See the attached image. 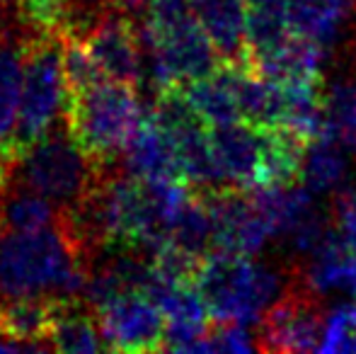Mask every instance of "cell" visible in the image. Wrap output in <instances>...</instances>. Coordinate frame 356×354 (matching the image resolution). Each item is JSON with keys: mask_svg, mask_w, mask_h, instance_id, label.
<instances>
[{"mask_svg": "<svg viewBox=\"0 0 356 354\" xmlns=\"http://www.w3.org/2000/svg\"><path fill=\"white\" fill-rule=\"evenodd\" d=\"M90 255L63 218L39 231H8L0 246V296L83 298Z\"/></svg>", "mask_w": 356, "mask_h": 354, "instance_id": "obj_1", "label": "cell"}, {"mask_svg": "<svg viewBox=\"0 0 356 354\" xmlns=\"http://www.w3.org/2000/svg\"><path fill=\"white\" fill-rule=\"evenodd\" d=\"M194 284L213 323L254 325L284 293V277L252 255L213 250L199 265Z\"/></svg>", "mask_w": 356, "mask_h": 354, "instance_id": "obj_2", "label": "cell"}, {"mask_svg": "<svg viewBox=\"0 0 356 354\" xmlns=\"http://www.w3.org/2000/svg\"><path fill=\"white\" fill-rule=\"evenodd\" d=\"M143 114L136 88L117 81H102L80 92H66L63 102L68 134L80 151L99 166L117 163Z\"/></svg>", "mask_w": 356, "mask_h": 354, "instance_id": "obj_3", "label": "cell"}, {"mask_svg": "<svg viewBox=\"0 0 356 354\" xmlns=\"http://www.w3.org/2000/svg\"><path fill=\"white\" fill-rule=\"evenodd\" d=\"M99 170L102 166L80 151L63 122L19 153L10 172L8 189H32L56 204L61 211H71L92 189Z\"/></svg>", "mask_w": 356, "mask_h": 354, "instance_id": "obj_4", "label": "cell"}, {"mask_svg": "<svg viewBox=\"0 0 356 354\" xmlns=\"http://www.w3.org/2000/svg\"><path fill=\"white\" fill-rule=\"evenodd\" d=\"M66 102L61 37H29L22 42V90L17 122L0 158L15 166L19 153L54 127Z\"/></svg>", "mask_w": 356, "mask_h": 354, "instance_id": "obj_5", "label": "cell"}, {"mask_svg": "<svg viewBox=\"0 0 356 354\" xmlns=\"http://www.w3.org/2000/svg\"><path fill=\"white\" fill-rule=\"evenodd\" d=\"M109 352H160L165 350V313L145 291H129L95 311Z\"/></svg>", "mask_w": 356, "mask_h": 354, "instance_id": "obj_6", "label": "cell"}, {"mask_svg": "<svg viewBox=\"0 0 356 354\" xmlns=\"http://www.w3.org/2000/svg\"><path fill=\"white\" fill-rule=\"evenodd\" d=\"M323 313L303 284L286 291L257 323V350L262 352H318L323 340Z\"/></svg>", "mask_w": 356, "mask_h": 354, "instance_id": "obj_7", "label": "cell"}, {"mask_svg": "<svg viewBox=\"0 0 356 354\" xmlns=\"http://www.w3.org/2000/svg\"><path fill=\"white\" fill-rule=\"evenodd\" d=\"M90 54L109 81L138 88L143 83V47L138 24L119 10L104 8L83 32Z\"/></svg>", "mask_w": 356, "mask_h": 354, "instance_id": "obj_8", "label": "cell"}, {"mask_svg": "<svg viewBox=\"0 0 356 354\" xmlns=\"http://www.w3.org/2000/svg\"><path fill=\"white\" fill-rule=\"evenodd\" d=\"M213 218L216 250L235 255H257L272 238L259 209L254 207L250 189L233 184L213 189H199Z\"/></svg>", "mask_w": 356, "mask_h": 354, "instance_id": "obj_9", "label": "cell"}, {"mask_svg": "<svg viewBox=\"0 0 356 354\" xmlns=\"http://www.w3.org/2000/svg\"><path fill=\"white\" fill-rule=\"evenodd\" d=\"M211 143L225 182L240 189L262 187L267 129L252 127L248 122L213 127Z\"/></svg>", "mask_w": 356, "mask_h": 354, "instance_id": "obj_10", "label": "cell"}, {"mask_svg": "<svg viewBox=\"0 0 356 354\" xmlns=\"http://www.w3.org/2000/svg\"><path fill=\"white\" fill-rule=\"evenodd\" d=\"M327 49L318 42L291 32L282 44L243 61L259 76L277 83H323V66Z\"/></svg>", "mask_w": 356, "mask_h": 354, "instance_id": "obj_11", "label": "cell"}, {"mask_svg": "<svg viewBox=\"0 0 356 354\" xmlns=\"http://www.w3.org/2000/svg\"><path fill=\"white\" fill-rule=\"evenodd\" d=\"M124 170L141 179H182L175 138L150 112L124 148ZM184 182V179H182Z\"/></svg>", "mask_w": 356, "mask_h": 354, "instance_id": "obj_12", "label": "cell"}, {"mask_svg": "<svg viewBox=\"0 0 356 354\" xmlns=\"http://www.w3.org/2000/svg\"><path fill=\"white\" fill-rule=\"evenodd\" d=\"M300 284L315 296L332 291L356 293V250L334 226L327 228L320 246L310 252Z\"/></svg>", "mask_w": 356, "mask_h": 354, "instance_id": "obj_13", "label": "cell"}, {"mask_svg": "<svg viewBox=\"0 0 356 354\" xmlns=\"http://www.w3.org/2000/svg\"><path fill=\"white\" fill-rule=\"evenodd\" d=\"M289 27L330 51L339 42L347 19L354 15V0H284Z\"/></svg>", "mask_w": 356, "mask_h": 354, "instance_id": "obj_14", "label": "cell"}, {"mask_svg": "<svg viewBox=\"0 0 356 354\" xmlns=\"http://www.w3.org/2000/svg\"><path fill=\"white\" fill-rule=\"evenodd\" d=\"M225 63L245 58V3L243 0H189Z\"/></svg>", "mask_w": 356, "mask_h": 354, "instance_id": "obj_15", "label": "cell"}, {"mask_svg": "<svg viewBox=\"0 0 356 354\" xmlns=\"http://www.w3.org/2000/svg\"><path fill=\"white\" fill-rule=\"evenodd\" d=\"M179 90H182L187 102L192 104V109L202 117V122L209 129L243 122L240 119L238 99H235L233 86H230L228 71H225L223 63L213 73H209V76L179 86Z\"/></svg>", "mask_w": 356, "mask_h": 354, "instance_id": "obj_16", "label": "cell"}, {"mask_svg": "<svg viewBox=\"0 0 356 354\" xmlns=\"http://www.w3.org/2000/svg\"><path fill=\"white\" fill-rule=\"evenodd\" d=\"M49 350L51 352H102V332L92 308L85 298L61 301L54 321L51 335H49Z\"/></svg>", "mask_w": 356, "mask_h": 354, "instance_id": "obj_17", "label": "cell"}, {"mask_svg": "<svg viewBox=\"0 0 356 354\" xmlns=\"http://www.w3.org/2000/svg\"><path fill=\"white\" fill-rule=\"evenodd\" d=\"M342 143L332 136H323L310 141L300 168V182L313 194L337 192L347 177V156Z\"/></svg>", "mask_w": 356, "mask_h": 354, "instance_id": "obj_18", "label": "cell"}, {"mask_svg": "<svg viewBox=\"0 0 356 354\" xmlns=\"http://www.w3.org/2000/svg\"><path fill=\"white\" fill-rule=\"evenodd\" d=\"M0 221L8 231H39L58 221L61 209L47 197L24 187H10L0 194Z\"/></svg>", "mask_w": 356, "mask_h": 354, "instance_id": "obj_19", "label": "cell"}, {"mask_svg": "<svg viewBox=\"0 0 356 354\" xmlns=\"http://www.w3.org/2000/svg\"><path fill=\"white\" fill-rule=\"evenodd\" d=\"M22 42L0 39V151H5L17 122L22 90Z\"/></svg>", "mask_w": 356, "mask_h": 354, "instance_id": "obj_20", "label": "cell"}, {"mask_svg": "<svg viewBox=\"0 0 356 354\" xmlns=\"http://www.w3.org/2000/svg\"><path fill=\"white\" fill-rule=\"evenodd\" d=\"M13 8L17 24L29 37H63L75 32L73 10L68 0H5Z\"/></svg>", "mask_w": 356, "mask_h": 354, "instance_id": "obj_21", "label": "cell"}, {"mask_svg": "<svg viewBox=\"0 0 356 354\" xmlns=\"http://www.w3.org/2000/svg\"><path fill=\"white\" fill-rule=\"evenodd\" d=\"M291 34L289 17H286L284 0L269 5L245 8V56H257L277 44H282Z\"/></svg>", "mask_w": 356, "mask_h": 354, "instance_id": "obj_22", "label": "cell"}, {"mask_svg": "<svg viewBox=\"0 0 356 354\" xmlns=\"http://www.w3.org/2000/svg\"><path fill=\"white\" fill-rule=\"evenodd\" d=\"M325 114L330 136L356 153V81L347 78L330 86L325 92Z\"/></svg>", "mask_w": 356, "mask_h": 354, "instance_id": "obj_23", "label": "cell"}, {"mask_svg": "<svg viewBox=\"0 0 356 354\" xmlns=\"http://www.w3.org/2000/svg\"><path fill=\"white\" fill-rule=\"evenodd\" d=\"M63 47V78H66V92H80L102 81H109L95 56L90 54L83 34L66 32L61 37Z\"/></svg>", "mask_w": 356, "mask_h": 354, "instance_id": "obj_24", "label": "cell"}, {"mask_svg": "<svg viewBox=\"0 0 356 354\" xmlns=\"http://www.w3.org/2000/svg\"><path fill=\"white\" fill-rule=\"evenodd\" d=\"M323 354H354L356 352V301L330 308L323 318Z\"/></svg>", "mask_w": 356, "mask_h": 354, "instance_id": "obj_25", "label": "cell"}, {"mask_svg": "<svg viewBox=\"0 0 356 354\" xmlns=\"http://www.w3.org/2000/svg\"><path fill=\"white\" fill-rule=\"evenodd\" d=\"M332 218H334V228L339 231V236L356 250V184L339 187L337 192H334Z\"/></svg>", "mask_w": 356, "mask_h": 354, "instance_id": "obj_26", "label": "cell"}, {"mask_svg": "<svg viewBox=\"0 0 356 354\" xmlns=\"http://www.w3.org/2000/svg\"><path fill=\"white\" fill-rule=\"evenodd\" d=\"M209 337H211V352H252L257 342L248 335V325L238 323H213Z\"/></svg>", "mask_w": 356, "mask_h": 354, "instance_id": "obj_27", "label": "cell"}, {"mask_svg": "<svg viewBox=\"0 0 356 354\" xmlns=\"http://www.w3.org/2000/svg\"><path fill=\"white\" fill-rule=\"evenodd\" d=\"M68 5H71V10H73L75 32L78 34H83L85 29H88V24L107 8L104 0H68Z\"/></svg>", "mask_w": 356, "mask_h": 354, "instance_id": "obj_28", "label": "cell"}, {"mask_svg": "<svg viewBox=\"0 0 356 354\" xmlns=\"http://www.w3.org/2000/svg\"><path fill=\"white\" fill-rule=\"evenodd\" d=\"M150 3H153V0H104L107 8L119 10V13L129 15V17H141Z\"/></svg>", "mask_w": 356, "mask_h": 354, "instance_id": "obj_29", "label": "cell"}, {"mask_svg": "<svg viewBox=\"0 0 356 354\" xmlns=\"http://www.w3.org/2000/svg\"><path fill=\"white\" fill-rule=\"evenodd\" d=\"M245 8H254V5H269V3H282V0H243Z\"/></svg>", "mask_w": 356, "mask_h": 354, "instance_id": "obj_30", "label": "cell"}, {"mask_svg": "<svg viewBox=\"0 0 356 354\" xmlns=\"http://www.w3.org/2000/svg\"><path fill=\"white\" fill-rule=\"evenodd\" d=\"M3 231H5V226H3V221H0V246H3Z\"/></svg>", "mask_w": 356, "mask_h": 354, "instance_id": "obj_31", "label": "cell"}, {"mask_svg": "<svg viewBox=\"0 0 356 354\" xmlns=\"http://www.w3.org/2000/svg\"><path fill=\"white\" fill-rule=\"evenodd\" d=\"M354 15H356V8H354Z\"/></svg>", "mask_w": 356, "mask_h": 354, "instance_id": "obj_32", "label": "cell"}, {"mask_svg": "<svg viewBox=\"0 0 356 354\" xmlns=\"http://www.w3.org/2000/svg\"><path fill=\"white\" fill-rule=\"evenodd\" d=\"M354 296H356V293H354Z\"/></svg>", "mask_w": 356, "mask_h": 354, "instance_id": "obj_33", "label": "cell"}, {"mask_svg": "<svg viewBox=\"0 0 356 354\" xmlns=\"http://www.w3.org/2000/svg\"><path fill=\"white\" fill-rule=\"evenodd\" d=\"M0 10H3V8H0Z\"/></svg>", "mask_w": 356, "mask_h": 354, "instance_id": "obj_34", "label": "cell"}]
</instances>
